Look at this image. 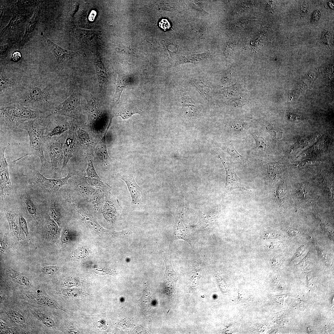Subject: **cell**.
<instances>
[{"instance_id": "cell-3", "label": "cell", "mask_w": 334, "mask_h": 334, "mask_svg": "<svg viewBox=\"0 0 334 334\" xmlns=\"http://www.w3.org/2000/svg\"><path fill=\"white\" fill-rule=\"evenodd\" d=\"M48 114L33 110L16 102L0 107V125L6 128H18L25 122Z\"/></svg>"}, {"instance_id": "cell-47", "label": "cell", "mask_w": 334, "mask_h": 334, "mask_svg": "<svg viewBox=\"0 0 334 334\" xmlns=\"http://www.w3.org/2000/svg\"><path fill=\"white\" fill-rule=\"evenodd\" d=\"M22 58L21 53L18 51H15L12 55L11 60L14 62H17Z\"/></svg>"}, {"instance_id": "cell-22", "label": "cell", "mask_w": 334, "mask_h": 334, "mask_svg": "<svg viewBox=\"0 0 334 334\" xmlns=\"http://www.w3.org/2000/svg\"><path fill=\"white\" fill-rule=\"evenodd\" d=\"M182 107L186 115L191 120H195L198 111L195 102L189 97L184 96L182 98Z\"/></svg>"}, {"instance_id": "cell-29", "label": "cell", "mask_w": 334, "mask_h": 334, "mask_svg": "<svg viewBox=\"0 0 334 334\" xmlns=\"http://www.w3.org/2000/svg\"><path fill=\"white\" fill-rule=\"evenodd\" d=\"M141 110L136 107L128 105L121 110L116 116H120L123 119H126L131 117L134 114H141Z\"/></svg>"}, {"instance_id": "cell-26", "label": "cell", "mask_w": 334, "mask_h": 334, "mask_svg": "<svg viewBox=\"0 0 334 334\" xmlns=\"http://www.w3.org/2000/svg\"><path fill=\"white\" fill-rule=\"evenodd\" d=\"M110 191L106 192L97 189L90 197L91 202L94 207L99 209L102 206L106 195Z\"/></svg>"}, {"instance_id": "cell-33", "label": "cell", "mask_w": 334, "mask_h": 334, "mask_svg": "<svg viewBox=\"0 0 334 334\" xmlns=\"http://www.w3.org/2000/svg\"><path fill=\"white\" fill-rule=\"evenodd\" d=\"M50 208L52 216L56 221L58 222L61 216V205L57 200L54 199L51 202Z\"/></svg>"}, {"instance_id": "cell-25", "label": "cell", "mask_w": 334, "mask_h": 334, "mask_svg": "<svg viewBox=\"0 0 334 334\" xmlns=\"http://www.w3.org/2000/svg\"><path fill=\"white\" fill-rule=\"evenodd\" d=\"M5 272L7 276L19 284L24 286L29 285L28 278L21 273L11 269H6Z\"/></svg>"}, {"instance_id": "cell-18", "label": "cell", "mask_w": 334, "mask_h": 334, "mask_svg": "<svg viewBox=\"0 0 334 334\" xmlns=\"http://www.w3.org/2000/svg\"><path fill=\"white\" fill-rule=\"evenodd\" d=\"M39 10V6L37 5L35 9L32 16L27 24L24 34L19 42V47L23 46L33 34L38 22Z\"/></svg>"}, {"instance_id": "cell-42", "label": "cell", "mask_w": 334, "mask_h": 334, "mask_svg": "<svg viewBox=\"0 0 334 334\" xmlns=\"http://www.w3.org/2000/svg\"><path fill=\"white\" fill-rule=\"evenodd\" d=\"M58 270V268L55 266H48L42 268L41 272L47 275L53 274Z\"/></svg>"}, {"instance_id": "cell-53", "label": "cell", "mask_w": 334, "mask_h": 334, "mask_svg": "<svg viewBox=\"0 0 334 334\" xmlns=\"http://www.w3.org/2000/svg\"><path fill=\"white\" fill-rule=\"evenodd\" d=\"M0 303H1V302H2V297H1V296H0Z\"/></svg>"}, {"instance_id": "cell-24", "label": "cell", "mask_w": 334, "mask_h": 334, "mask_svg": "<svg viewBox=\"0 0 334 334\" xmlns=\"http://www.w3.org/2000/svg\"><path fill=\"white\" fill-rule=\"evenodd\" d=\"M94 65L99 85L102 87L106 82L107 75L105 67L99 57L94 59Z\"/></svg>"}, {"instance_id": "cell-31", "label": "cell", "mask_w": 334, "mask_h": 334, "mask_svg": "<svg viewBox=\"0 0 334 334\" xmlns=\"http://www.w3.org/2000/svg\"><path fill=\"white\" fill-rule=\"evenodd\" d=\"M191 82L204 97L208 98L210 91L208 85L205 83L196 79L191 80Z\"/></svg>"}, {"instance_id": "cell-48", "label": "cell", "mask_w": 334, "mask_h": 334, "mask_svg": "<svg viewBox=\"0 0 334 334\" xmlns=\"http://www.w3.org/2000/svg\"><path fill=\"white\" fill-rule=\"evenodd\" d=\"M9 47V44L6 42H3L1 43L0 45V53L1 54H2L6 52L8 49Z\"/></svg>"}, {"instance_id": "cell-38", "label": "cell", "mask_w": 334, "mask_h": 334, "mask_svg": "<svg viewBox=\"0 0 334 334\" xmlns=\"http://www.w3.org/2000/svg\"><path fill=\"white\" fill-rule=\"evenodd\" d=\"M22 19V17L21 15H16L13 17L10 21L8 24L1 32L2 33H5L10 29H11L12 28L16 26L19 23Z\"/></svg>"}, {"instance_id": "cell-50", "label": "cell", "mask_w": 334, "mask_h": 334, "mask_svg": "<svg viewBox=\"0 0 334 334\" xmlns=\"http://www.w3.org/2000/svg\"><path fill=\"white\" fill-rule=\"evenodd\" d=\"M266 234L267 235L266 236V237L267 238H274V237L276 236L277 235L276 233L273 232H269L266 233Z\"/></svg>"}, {"instance_id": "cell-41", "label": "cell", "mask_w": 334, "mask_h": 334, "mask_svg": "<svg viewBox=\"0 0 334 334\" xmlns=\"http://www.w3.org/2000/svg\"><path fill=\"white\" fill-rule=\"evenodd\" d=\"M40 318L43 324L48 327H52L54 325V321L49 316L41 315Z\"/></svg>"}, {"instance_id": "cell-12", "label": "cell", "mask_w": 334, "mask_h": 334, "mask_svg": "<svg viewBox=\"0 0 334 334\" xmlns=\"http://www.w3.org/2000/svg\"><path fill=\"white\" fill-rule=\"evenodd\" d=\"M118 177L125 182L127 186L131 197L132 206L135 207L140 204L143 199L144 194L142 188L136 182L133 173L130 171Z\"/></svg>"}, {"instance_id": "cell-52", "label": "cell", "mask_w": 334, "mask_h": 334, "mask_svg": "<svg viewBox=\"0 0 334 334\" xmlns=\"http://www.w3.org/2000/svg\"><path fill=\"white\" fill-rule=\"evenodd\" d=\"M5 247V244L2 241H0V250L2 251H4V247Z\"/></svg>"}, {"instance_id": "cell-5", "label": "cell", "mask_w": 334, "mask_h": 334, "mask_svg": "<svg viewBox=\"0 0 334 334\" xmlns=\"http://www.w3.org/2000/svg\"><path fill=\"white\" fill-rule=\"evenodd\" d=\"M67 135L64 134L59 137H53L45 141L50 159L51 169L55 174L63 162V147Z\"/></svg>"}, {"instance_id": "cell-51", "label": "cell", "mask_w": 334, "mask_h": 334, "mask_svg": "<svg viewBox=\"0 0 334 334\" xmlns=\"http://www.w3.org/2000/svg\"><path fill=\"white\" fill-rule=\"evenodd\" d=\"M289 232L291 235H295L297 234L296 233L298 232L296 229H292L289 230Z\"/></svg>"}, {"instance_id": "cell-11", "label": "cell", "mask_w": 334, "mask_h": 334, "mask_svg": "<svg viewBox=\"0 0 334 334\" xmlns=\"http://www.w3.org/2000/svg\"><path fill=\"white\" fill-rule=\"evenodd\" d=\"M34 173L36 180L41 186L50 192L56 191L63 185L67 184L70 178L75 175L74 173H69L64 178L55 179L48 178L36 170H35Z\"/></svg>"}, {"instance_id": "cell-20", "label": "cell", "mask_w": 334, "mask_h": 334, "mask_svg": "<svg viewBox=\"0 0 334 334\" xmlns=\"http://www.w3.org/2000/svg\"><path fill=\"white\" fill-rule=\"evenodd\" d=\"M112 119L110 121L107 129L103 136L96 146L95 150L98 158L102 162L108 163L110 161V157L108 153L106 143V136L107 132L109 127Z\"/></svg>"}, {"instance_id": "cell-9", "label": "cell", "mask_w": 334, "mask_h": 334, "mask_svg": "<svg viewBox=\"0 0 334 334\" xmlns=\"http://www.w3.org/2000/svg\"><path fill=\"white\" fill-rule=\"evenodd\" d=\"M48 46L57 62V66L60 70H62L68 61L77 56L82 55V53L78 51H71L64 49L53 42L45 36H44Z\"/></svg>"}, {"instance_id": "cell-6", "label": "cell", "mask_w": 334, "mask_h": 334, "mask_svg": "<svg viewBox=\"0 0 334 334\" xmlns=\"http://www.w3.org/2000/svg\"><path fill=\"white\" fill-rule=\"evenodd\" d=\"M24 76L2 69L0 70V100L5 96H14Z\"/></svg>"}, {"instance_id": "cell-15", "label": "cell", "mask_w": 334, "mask_h": 334, "mask_svg": "<svg viewBox=\"0 0 334 334\" xmlns=\"http://www.w3.org/2000/svg\"><path fill=\"white\" fill-rule=\"evenodd\" d=\"M68 130L63 145V160L61 171L65 168L73 156L75 147V133L72 125H70Z\"/></svg>"}, {"instance_id": "cell-21", "label": "cell", "mask_w": 334, "mask_h": 334, "mask_svg": "<svg viewBox=\"0 0 334 334\" xmlns=\"http://www.w3.org/2000/svg\"><path fill=\"white\" fill-rule=\"evenodd\" d=\"M221 147L231 156L233 160L242 165H245L248 163L246 159L236 149L231 141L223 143Z\"/></svg>"}, {"instance_id": "cell-46", "label": "cell", "mask_w": 334, "mask_h": 334, "mask_svg": "<svg viewBox=\"0 0 334 334\" xmlns=\"http://www.w3.org/2000/svg\"><path fill=\"white\" fill-rule=\"evenodd\" d=\"M320 17V13L319 10L315 11L312 15L311 19V22L315 23L317 22Z\"/></svg>"}, {"instance_id": "cell-44", "label": "cell", "mask_w": 334, "mask_h": 334, "mask_svg": "<svg viewBox=\"0 0 334 334\" xmlns=\"http://www.w3.org/2000/svg\"><path fill=\"white\" fill-rule=\"evenodd\" d=\"M159 25L161 29L164 31H166L169 29L171 25L168 20L165 19H161L159 22Z\"/></svg>"}, {"instance_id": "cell-32", "label": "cell", "mask_w": 334, "mask_h": 334, "mask_svg": "<svg viewBox=\"0 0 334 334\" xmlns=\"http://www.w3.org/2000/svg\"><path fill=\"white\" fill-rule=\"evenodd\" d=\"M266 129L273 138L276 139H282L283 132L280 128L268 122L264 123Z\"/></svg>"}, {"instance_id": "cell-1", "label": "cell", "mask_w": 334, "mask_h": 334, "mask_svg": "<svg viewBox=\"0 0 334 334\" xmlns=\"http://www.w3.org/2000/svg\"><path fill=\"white\" fill-rule=\"evenodd\" d=\"M52 88L49 75L24 76L14 96L16 101L13 102L43 113L51 114L54 108L52 105Z\"/></svg>"}, {"instance_id": "cell-17", "label": "cell", "mask_w": 334, "mask_h": 334, "mask_svg": "<svg viewBox=\"0 0 334 334\" xmlns=\"http://www.w3.org/2000/svg\"><path fill=\"white\" fill-rule=\"evenodd\" d=\"M161 256L165 263L166 269L164 276V280L168 285H173L175 288L178 280L177 275L174 270L171 263V257L169 253H161Z\"/></svg>"}, {"instance_id": "cell-49", "label": "cell", "mask_w": 334, "mask_h": 334, "mask_svg": "<svg viewBox=\"0 0 334 334\" xmlns=\"http://www.w3.org/2000/svg\"><path fill=\"white\" fill-rule=\"evenodd\" d=\"M69 234L66 230L63 232L61 238V241L63 243L66 242L69 240Z\"/></svg>"}, {"instance_id": "cell-45", "label": "cell", "mask_w": 334, "mask_h": 334, "mask_svg": "<svg viewBox=\"0 0 334 334\" xmlns=\"http://www.w3.org/2000/svg\"><path fill=\"white\" fill-rule=\"evenodd\" d=\"M286 116L289 120L293 122H298L301 120V118L299 116L291 113H287Z\"/></svg>"}, {"instance_id": "cell-23", "label": "cell", "mask_w": 334, "mask_h": 334, "mask_svg": "<svg viewBox=\"0 0 334 334\" xmlns=\"http://www.w3.org/2000/svg\"><path fill=\"white\" fill-rule=\"evenodd\" d=\"M128 75L121 73L118 74L116 82V92L113 98V101L115 102L119 101L121 94L129 83Z\"/></svg>"}, {"instance_id": "cell-16", "label": "cell", "mask_w": 334, "mask_h": 334, "mask_svg": "<svg viewBox=\"0 0 334 334\" xmlns=\"http://www.w3.org/2000/svg\"><path fill=\"white\" fill-rule=\"evenodd\" d=\"M105 216L110 221H113L116 217L117 209L121 207L118 200L109 192L106 195L102 206Z\"/></svg>"}, {"instance_id": "cell-35", "label": "cell", "mask_w": 334, "mask_h": 334, "mask_svg": "<svg viewBox=\"0 0 334 334\" xmlns=\"http://www.w3.org/2000/svg\"><path fill=\"white\" fill-rule=\"evenodd\" d=\"M251 134L255 142V148L261 151L266 150L268 147V144L264 138L258 136L254 133H251Z\"/></svg>"}, {"instance_id": "cell-8", "label": "cell", "mask_w": 334, "mask_h": 334, "mask_svg": "<svg viewBox=\"0 0 334 334\" xmlns=\"http://www.w3.org/2000/svg\"><path fill=\"white\" fill-rule=\"evenodd\" d=\"M218 158L222 162L226 173V179L225 188L229 191L232 190L239 189L251 191L245 188L241 182L240 179L236 174L233 162L231 160L225 158L221 154H218Z\"/></svg>"}, {"instance_id": "cell-13", "label": "cell", "mask_w": 334, "mask_h": 334, "mask_svg": "<svg viewBox=\"0 0 334 334\" xmlns=\"http://www.w3.org/2000/svg\"><path fill=\"white\" fill-rule=\"evenodd\" d=\"M87 101L88 122L90 127L96 131L98 129L102 120L101 110L98 102L93 97H88Z\"/></svg>"}, {"instance_id": "cell-43", "label": "cell", "mask_w": 334, "mask_h": 334, "mask_svg": "<svg viewBox=\"0 0 334 334\" xmlns=\"http://www.w3.org/2000/svg\"><path fill=\"white\" fill-rule=\"evenodd\" d=\"M19 222L22 230L24 233L27 235L28 234L27 225L25 220L23 216H20L19 217Z\"/></svg>"}, {"instance_id": "cell-19", "label": "cell", "mask_w": 334, "mask_h": 334, "mask_svg": "<svg viewBox=\"0 0 334 334\" xmlns=\"http://www.w3.org/2000/svg\"><path fill=\"white\" fill-rule=\"evenodd\" d=\"M75 186L80 193L84 196L90 198L95 189L87 182L85 173L78 177L75 181Z\"/></svg>"}, {"instance_id": "cell-2", "label": "cell", "mask_w": 334, "mask_h": 334, "mask_svg": "<svg viewBox=\"0 0 334 334\" xmlns=\"http://www.w3.org/2000/svg\"><path fill=\"white\" fill-rule=\"evenodd\" d=\"M50 115H44L31 119L20 125L18 128L26 130L28 133L29 148L27 153L13 162L15 163L26 156L34 155L37 156L40 159L42 172H47L51 168V163L45 159L44 152V145L45 143V132Z\"/></svg>"}, {"instance_id": "cell-28", "label": "cell", "mask_w": 334, "mask_h": 334, "mask_svg": "<svg viewBox=\"0 0 334 334\" xmlns=\"http://www.w3.org/2000/svg\"><path fill=\"white\" fill-rule=\"evenodd\" d=\"M229 125L233 131L238 134L246 133L250 127L248 123L236 121L230 122Z\"/></svg>"}, {"instance_id": "cell-36", "label": "cell", "mask_w": 334, "mask_h": 334, "mask_svg": "<svg viewBox=\"0 0 334 334\" xmlns=\"http://www.w3.org/2000/svg\"><path fill=\"white\" fill-rule=\"evenodd\" d=\"M25 204L28 212L32 216L35 215L37 212V208L33 201L28 196L25 197Z\"/></svg>"}, {"instance_id": "cell-30", "label": "cell", "mask_w": 334, "mask_h": 334, "mask_svg": "<svg viewBox=\"0 0 334 334\" xmlns=\"http://www.w3.org/2000/svg\"><path fill=\"white\" fill-rule=\"evenodd\" d=\"M86 179L91 186L104 191L109 192L111 188L110 185L103 182L101 179L91 178L86 176Z\"/></svg>"}, {"instance_id": "cell-7", "label": "cell", "mask_w": 334, "mask_h": 334, "mask_svg": "<svg viewBox=\"0 0 334 334\" xmlns=\"http://www.w3.org/2000/svg\"><path fill=\"white\" fill-rule=\"evenodd\" d=\"M183 199L180 196L178 206L174 213L175 223L173 233V241L182 240L190 243V239L187 233L184 222Z\"/></svg>"}, {"instance_id": "cell-37", "label": "cell", "mask_w": 334, "mask_h": 334, "mask_svg": "<svg viewBox=\"0 0 334 334\" xmlns=\"http://www.w3.org/2000/svg\"><path fill=\"white\" fill-rule=\"evenodd\" d=\"M35 300L44 305L51 307L55 306L56 304L54 302L48 297L43 295H38L34 297Z\"/></svg>"}, {"instance_id": "cell-27", "label": "cell", "mask_w": 334, "mask_h": 334, "mask_svg": "<svg viewBox=\"0 0 334 334\" xmlns=\"http://www.w3.org/2000/svg\"><path fill=\"white\" fill-rule=\"evenodd\" d=\"M93 151L92 150L87 156L88 165L86 170V176L90 178L101 179L97 174L94 167L93 163Z\"/></svg>"}, {"instance_id": "cell-39", "label": "cell", "mask_w": 334, "mask_h": 334, "mask_svg": "<svg viewBox=\"0 0 334 334\" xmlns=\"http://www.w3.org/2000/svg\"><path fill=\"white\" fill-rule=\"evenodd\" d=\"M9 315L15 322L22 324L24 323L25 320L24 317L20 314L15 311H11L9 312Z\"/></svg>"}, {"instance_id": "cell-40", "label": "cell", "mask_w": 334, "mask_h": 334, "mask_svg": "<svg viewBox=\"0 0 334 334\" xmlns=\"http://www.w3.org/2000/svg\"><path fill=\"white\" fill-rule=\"evenodd\" d=\"M57 229V226L56 223L53 220H50L48 222L47 227L48 237L49 238L53 237L54 233L56 232Z\"/></svg>"}, {"instance_id": "cell-14", "label": "cell", "mask_w": 334, "mask_h": 334, "mask_svg": "<svg viewBox=\"0 0 334 334\" xmlns=\"http://www.w3.org/2000/svg\"><path fill=\"white\" fill-rule=\"evenodd\" d=\"M49 116L48 122L46 126L45 136V141L47 140L54 137L60 136L69 130L70 125L66 121L59 120Z\"/></svg>"}, {"instance_id": "cell-10", "label": "cell", "mask_w": 334, "mask_h": 334, "mask_svg": "<svg viewBox=\"0 0 334 334\" xmlns=\"http://www.w3.org/2000/svg\"><path fill=\"white\" fill-rule=\"evenodd\" d=\"M6 148V147H1L0 151V189L2 199L10 195L12 188L8 165L4 155Z\"/></svg>"}, {"instance_id": "cell-4", "label": "cell", "mask_w": 334, "mask_h": 334, "mask_svg": "<svg viewBox=\"0 0 334 334\" xmlns=\"http://www.w3.org/2000/svg\"><path fill=\"white\" fill-rule=\"evenodd\" d=\"M80 97L79 93H72L65 101L55 107L51 114L65 116L75 119L80 118L82 116Z\"/></svg>"}, {"instance_id": "cell-34", "label": "cell", "mask_w": 334, "mask_h": 334, "mask_svg": "<svg viewBox=\"0 0 334 334\" xmlns=\"http://www.w3.org/2000/svg\"><path fill=\"white\" fill-rule=\"evenodd\" d=\"M6 215L11 232L15 235H18L19 233V229L16 222L14 214L6 212Z\"/></svg>"}]
</instances>
